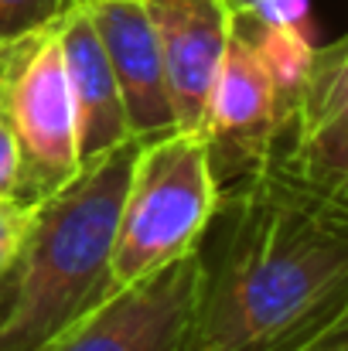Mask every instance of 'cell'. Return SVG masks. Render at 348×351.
<instances>
[{"label": "cell", "mask_w": 348, "mask_h": 351, "mask_svg": "<svg viewBox=\"0 0 348 351\" xmlns=\"http://www.w3.org/2000/svg\"><path fill=\"white\" fill-rule=\"evenodd\" d=\"M157 31L178 130H202L235 14L226 0H143Z\"/></svg>", "instance_id": "cell-8"}, {"label": "cell", "mask_w": 348, "mask_h": 351, "mask_svg": "<svg viewBox=\"0 0 348 351\" xmlns=\"http://www.w3.org/2000/svg\"><path fill=\"white\" fill-rule=\"evenodd\" d=\"M226 3H229L232 14L239 17V14H249V10H256V7H259L263 0H226Z\"/></svg>", "instance_id": "cell-16"}, {"label": "cell", "mask_w": 348, "mask_h": 351, "mask_svg": "<svg viewBox=\"0 0 348 351\" xmlns=\"http://www.w3.org/2000/svg\"><path fill=\"white\" fill-rule=\"evenodd\" d=\"M140 140L79 167L34 205L17 273L0 297V351H38L113 293L119 205Z\"/></svg>", "instance_id": "cell-2"}, {"label": "cell", "mask_w": 348, "mask_h": 351, "mask_svg": "<svg viewBox=\"0 0 348 351\" xmlns=\"http://www.w3.org/2000/svg\"><path fill=\"white\" fill-rule=\"evenodd\" d=\"M287 103L290 93L280 82L273 62L266 58L259 41L235 21L202 126L222 188L270 164Z\"/></svg>", "instance_id": "cell-5"}, {"label": "cell", "mask_w": 348, "mask_h": 351, "mask_svg": "<svg viewBox=\"0 0 348 351\" xmlns=\"http://www.w3.org/2000/svg\"><path fill=\"white\" fill-rule=\"evenodd\" d=\"M342 345H348V304L342 307V314H338V317H335V321H332V324H328V328H325L308 348H342Z\"/></svg>", "instance_id": "cell-14"}, {"label": "cell", "mask_w": 348, "mask_h": 351, "mask_svg": "<svg viewBox=\"0 0 348 351\" xmlns=\"http://www.w3.org/2000/svg\"><path fill=\"white\" fill-rule=\"evenodd\" d=\"M0 86L21 147L17 198L41 202L82 167L58 21L0 45Z\"/></svg>", "instance_id": "cell-4"}, {"label": "cell", "mask_w": 348, "mask_h": 351, "mask_svg": "<svg viewBox=\"0 0 348 351\" xmlns=\"http://www.w3.org/2000/svg\"><path fill=\"white\" fill-rule=\"evenodd\" d=\"M222 198L202 130L140 140L113 242V287L137 283L198 249Z\"/></svg>", "instance_id": "cell-3"}, {"label": "cell", "mask_w": 348, "mask_h": 351, "mask_svg": "<svg viewBox=\"0 0 348 351\" xmlns=\"http://www.w3.org/2000/svg\"><path fill=\"white\" fill-rule=\"evenodd\" d=\"M34 205L38 202H21V198H0V297L7 293L21 252H24V239L34 219Z\"/></svg>", "instance_id": "cell-11"}, {"label": "cell", "mask_w": 348, "mask_h": 351, "mask_svg": "<svg viewBox=\"0 0 348 351\" xmlns=\"http://www.w3.org/2000/svg\"><path fill=\"white\" fill-rule=\"evenodd\" d=\"M76 0H0V45L55 24Z\"/></svg>", "instance_id": "cell-12"}, {"label": "cell", "mask_w": 348, "mask_h": 351, "mask_svg": "<svg viewBox=\"0 0 348 351\" xmlns=\"http://www.w3.org/2000/svg\"><path fill=\"white\" fill-rule=\"evenodd\" d=\"M348 304V219L266 164L198 242L192 351H304Z\"/></svg>", "instance_id": "cell-1"}, {"label": "cell", "mask_w": 348, "mask_h": 351, "mask_svg": "<svg viewBox=\"0 0 348 351\" xmlns=\"http://www.w3.org/2000/svg\"><path fill=\"white\" fill-rule=\"evenodd\" d=\"M17 195H21V147L0 86V198H17Z\"/></svg>", "instance_id": "cell-13"}, {"label": "cell", "mask_w": 348, "mask_h": 351, "mask_svg": "<svg viewBox=\"0 0 348 351\" xmlns=\"http://www.w3.org/2000/svg\"><path fill=\"white\" fill-rule=\"evenodd\" d=\"M270 164L318 195L348 174V34L311 48Z\"/></svg>", "instance_id": "cell-7"}, {"label": "cell", "mask_w": 348, "mask_h": 351, "mask_svg": "<svg viewBox=\"0 0 348 351\" xmlns=\"http://www.w3.org/2000/svg\"><path fill=\"white\" fill-rule=\"evenodd\" d=\"M58 38H62L69 93H72V106H76L79 160L89 164L137 136L130 133L126 106H123V96L116 86L113 65L106 58V48H103V41L89 21V10L82 3L69 7L58 17Z\"/></svg>", "instance_id": "cell-10"}, {"label": "cell", "mask_w": 348, "mask_h": 351, "mask_svg": "<svg viewBox=\"0 0 348 351\" xmlns=\"http://www.w3.org/2000/svg\"><path fill=\"white\" fill-rule=\"evenodd\" d=\"M76 3H96V0H76Z\"/></svg>", "instance_id": "cell-18"}, {"label": "cell", "mask_w": 348, "mask_h": 351, "mask_svg": "<svg viewBox=\"0 0 348 351\" xmlns=\"http://www.w3.org/2000/svg\"><path fill=\"white\" fill-rule=\"evenodd\" d=\"M308 351H348V345H342V348H308Z\"/></svg>", "instance_id": "cell-17"}, {"label": "cell", "mask_w": 348, "mask_h": 351, "mask_svg": "<svg viewBox=\"0 0 348 351\" xmlns=\"http://www.w3.org/2000/svg\"><path fill=\"white\" fill-rule=\"evenodd\" d=\"M198 249L113 290L38 351H192Z\"/></svg>", "instance_id": "cell-6"}, {"label": "cell", "mask_w": 348, "mask_h": 351, "mask_svg": "<svg viewBox=\"0 0 348 351\" xmlns=\"http://www.w3.org/2000/svg\"><path fill=\"white\" fill-rule=\"evenodd\" d=\"M325 198H328V202H332V205L348 219V174L332 188V191H328V195H325Z\"/></svg>", "instance_id": "cell-15"}, {"label": "cell", "mask_w": 348, "mask_h": 351, "mask_svg": "<svg viewBox=\"0 0 348 351\" xmlns=\"http://www.w3.org/2000/svg\"><path fill=\"white\" fill-rule=\"evenodd\" d=\"M82 7L89 10V21L113 65L130 133L137 140H150L178 130L157 31L150 24L143 0H96Z\"/></svg>", "instance_id": "cell-9"}]
</instances>
